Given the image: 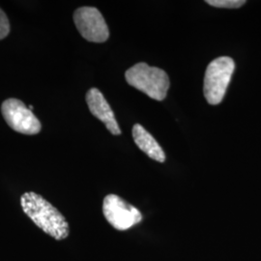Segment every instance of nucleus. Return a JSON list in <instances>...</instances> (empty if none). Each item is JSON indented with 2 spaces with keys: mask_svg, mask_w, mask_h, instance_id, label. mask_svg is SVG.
Instances as JSON below:
<instances>
[{
  "mask_svg": "<svg viewBox=\"0 0 261 261\" xmlns=\"http://www.w3.org/2000/svg\"><path fill=\"white\" fill-rule=\"evenodd\" d=\"M22 210L33 223L56 240H63L69 235L65 217L55 206L34 192L24 193L20 197Z\"/></svg>",
  "mask_w": 261,
  "mask_h": 261,
  "instance_id": "nucleus-1",
  "label": "nucleus"
},
{
  "mask_svg": "<svg viewBox=\"0 0 261 261\" xmlns=\"http://www.w3.org/2000/svg\"><path fill=\"white\" fill-rule=\"evenodd\" d=\"M125 79L130 86L156 101L166 99L170 85L168 74L164 70L150 67L144 62L128 69L125 73Z\"/></svg>",
  "mask_w": 261,
  "mask_h": 261,
  "instance_id": "nucleus-2",
  "label": "nucleus"
},
{
  "mask_svg": "<svg viewBox=\"0 0 261 261\" xmlns=\"http://www.w3.org/2000/svg\"><path fill=\"white\" fill-rule=\"evenodd\" d=\"M234 70L233 59L228 56L218 57L207 66L203 92L208 103L215 106L222 103Z\"/></svg>",
  "mask_w": 261,
  "mask_h": 261,
  "instance_id": "nucleus-3",
  "label": "nucleus"
},
{
  "mask_svg": "<svg viewBox=\"0 0 261 261\" xmlns=\"http://www.w3.org/2000/svg\"><path fill=\"white\" fill-rule=\"evenodd\" d=\"M1 112L6 123L16 132L23 135H36L42 125L32 111L19 99L10 98L1 105Z\"/></svg>",
  "mask_w": 261,
  "mask_h": 261,
  "instance_id": "nucleus-4",
  "label": "nucleus"
},
{
  "mask_svg": "<svg viewBox=\"0 0 261 261\" xmlns=\"http://www.w3.org/2000/svg\"><path fill=\"white\" fill-rule=\"evenodd\" d=\"M103 213L109 224L117 230H127L140 224L142 220V215L138 208L116 195L105 197Z\"/></svg>",
  "mask_w": 261,
  "mask_h": 261,
  "instance_id": "nucleus-5",
  "label": "nucleus"
},
{
  "mask_svg": "<svg viewBox=\"0 0 261 261\" xmlns=\"http://www.w3.org/2000/svg\"><path fill=\"white\" fill-rule=\"evenodd\" d=\"M74 21L81 35L92 43H103L110 30L101 12L95 7H81L74 13Z\"/></svg>",
  "mask_w": 261,
  "mask_h": 261,
  "instance_id": "nucleus-6",
  "label": "nucleus"
},
{
  "mask_svg": "<svg viewBox=\"0 0 261 261\" xmlns=\"http://www.w3.org/2000/svg\"><path fill=\"white\" fill-rule=\"evenodd\" d=\"M85 99L92 115L103 122L112 135L119 136L121 134L119 125L116 121L110 103L107 102L102 92L97 88H91L86 93Z\"/></svg>",
  "mask_w": 261,
  "mask_h": 261,
  "instance_id": "nucleus-7",
  "label": "nucleus"
},
{
  "mask_svg": "<svg viewBox=\"0 0 261 261\" xmlns=\"http://www.w3.org/2000/svg\"><path fill=\"white\" fill-rule=\"evenodd\" d=\"M132 134L133 139L138 147L149 158L155 160L159 163H164L166 161V154L163 148L160 146L157 140L140 124L134 125Z\"/></svg>",
  "mask_w": 261,
  "mask_h": 261,
  "instance_id": "nucleus-8",
  "label": "nucleus"
},
{
  "mask_svg": "<svg viewBox=\"0 0 261 261\" xmlns=\"http://www.w3.org/2000/svg\"><path fill=\"white\" fill-rule=\"evenodd\" d=\"M207 4L217 8L236 9L240 8L246 3L245 0H207Z\"/></svg>",
  "mask_w": 261,
  "mask_h": 261,
  "instance_id": "nucleus-9",
  "label": "nucleus"
},
{
  "mask_svg": "<svg viewBox=\"0 0 261 261\" xmlns=\"http://www.w3.org/2000/svg\"><path fill=\"white\" fill-rule=\"evenodd\" d=\"M9 33V19L4 13V11L0 8V40L7 37Z\"/></svg>",
  "mask_w": 261,
  "mask_h": 261,
  "instance_id": "nucleus-10",
  "label": "nucleus"
},
{
  "mask_svg": "<svg viewBox=\"0 0 261 261\" xmlns=\"http://www.w3.org/2000/svg\"><path fill=\"white\" fill-rule=\"evenodd\" d=\"M28 109H29L30 111H33V109H34V108H33V106H29V107H28Z\"/></svg>",
  "mask_w": 261,
  "mask_h": 261,
  "instance_id": "nucleus-11",
  "label": "nucleus"
}]
</instances>
